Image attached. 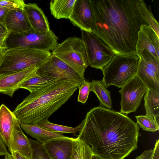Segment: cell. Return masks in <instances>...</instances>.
I'll return each instance as SVG.
<instances>
[{
  "label": "cell",
  "mask_w": 159,
  "mask_h": 159,
  "mask_svg": "<svg viewBox=\"0 0 159 159\" xmlns=\"http://www.w3.org/2000/svg\"><path fill=\"white\" fill-rule=\"evenodd\" d=\"M91 32L115 54H136L141 26L150 27L159 37V23L143 0H89Z\"/></svg>",
  "instance_id": "cell-1"
},
{
  "label": "cell",
  "mask_w": 159,
  "mask_h": 159,
  "mask_svg": "<svg viewBox=\"0 0 159 159\" xmlns=\"http://www.w3.org/2000/svg\"><path fill=\"white\" fill-rule=\"evenodd\" d=\"M77 138L99 159H124L138 148L139 128L126 115L101 106L88 111Z\"/></svg>",
  "instance_id": "cell-2"
},
{
  "label": "cell",
  "mask_w": 159,
  "mask_h": 159,
  "mask_svg": "<svg viewBox=\"0 0 159 159\" xmlns=\"http://www.w3.org/2000/svg\"><path fill=\"white\" fill-rule=\"evenodd\" d=\"M78 88L74 82L61 79L30 93L13 112L20 123L37 124L48 119Z\"/></svg>",
  "instance_id": "cell-3"
},
{
  "label": "cell",
  "mask_w": 159,
  "mask_h": 159,
  "mask_svg": "<svg viewBox=\"0 0 159 159\" xmlns=\"http://www.w3.org/2000/svg\"><path fill=\"white\" fill-rule=\"evenodd\" d=\"M3 55L0 77L34 66L40 67L48 61L51 52L18 47L7 49Z\"/></svg>",
  "instance_id": "cell-4"
},
{
  "label": "cell",
  "mask_w": 159,
  "mask_h": 159,
  "mask_svg": "<svg viewBox=\"0 0 159 159\" xmlns=\"http://www.w3.org/2000/svg\"><path fill=\"white\" fill-rule=\"evenodd\" d=\"M139 57L136 54H115L101 70L102 80L106 88L112 85L122 88L136 76Z\"/></svg>",
  "instance_id": "cell-5"
},
{
  "label": "cell",
  "mask_w": 159,
  "mask_h": 159,
  "mask_svg": "<svg viewBox=\"0 0 159 159\" xmlns=\"http://www.w3.org/2000/svg\"><path fill=\"white\" fill-rule=\"evenodd\" d=\"M51 55L60 59L84 77L88 65L85 49L81 39L76 37L68 38L58 43L52 51Z\"/></svg>",
  "instance_id": "cell-6"
},
{
  "label": "cell",
  "mask_w": 159,
  "mask_h": 159,
  "mask_svg": "<svg viewBox=\"0 0 159 159\" xmlns=\"http://www.w3.org/2000/svg\"><path fill=\"white\" fill-rule=\"evenodd\" d=\"M58 40L57 37L51 30L46 32H34L23 35L10 33L6 39V44L7 49L22 47L50 51L58 44Z\"/></svg>",
  "instance_id": "cell-7"
},
{
  "label": "cell",
  "mask_w": 159,
  "mask_h": 159,
  "mask_svg": "<svg viewBox=\"0 0 159 159\" xmlns=\"http://www.w3.org/2000/svg\"><path fill=\"white\" fill-rule=\"evenodd\" d=\"M82 39L86 50L88 65L101 70L115 53L101 39L91 32L81 30Z\"/></svg>",
  "instance_id": "cell-8"
},
{
  "label": "cell",
  "mask_w": 159,
  "mask_h": 159,
  "mask_svg": "<svg viewBox=\"0 0 159 159\" xmlns=\"http://www.w3.org/2000/svg\"><path fill=\"white\" fill-rule=\"evenodd\" d=\"M136 76L147 89L159 93V59L146 49L139 57Z\"/></svg>",
  "instance_id": "cell-9"
},
{
  "label": "cell",
  "mask_w": 159,
  "mask_h": 159,
  "mask_svg": "<svg viewBox=\"0 0 159 159\" xmlns=\"http://www.w3.org/2000/svg\"><path fill=\"white\" fill-rule=\"evenodd\" d=\"M147 88L137 76L119 91L121 96L120 112L126 115L136 112Z\"/></svg>",
  "instance_id": "cell-10"
},
{
  "label": "cell",
  "mask_w": 159,
  "mask_h": 159,
  "mask_svg": "<svg viewBox=\"0 0 159 159\" xmlns=\"http://www.w3.org/2000/svg\"><path fill=\"white\" fill-rule=\"evenodd\" d=\"M37 74L42 77L65 79L74 82L78 88L85 80L70 67L57 57L51 55L48 61L40 66Z\"/></svg>",
  "instance_id": "cell-11"
},
{
  "label": "cell",
  "mask_w": 159,
  "mask_h": 159,
  "mask_svg": "<svg viewBox=\"0 0 159 159\" xmlns=\"http://www.w3.org/2000/svg\"><path fill=\"white\" fill-rule=\"evenodd\" d=\"M39 67L34 66L0 77V93L12 97L21 83L37 74Z\"/></svg>",
  "instance_id": "cell-12"
},
{
  "label": "cell",
  "mask_w": 159,
  "mask_h": 159,
  "mask_svg": "<svg viewBox=\"0 0 159 159\" xmlns=\"http://www.w3.org/2000/svg\"><path fill=\"white\" fill-rule=\"evenodd\" d=\"M81 30L91 32L92 13L89 0H76L69 19Z\"/></svg>",
  "instance_id": "cell-13"
},
{
  "label": "cell",
  "mask_w": 159,
  "mask_h": 159,
  "mask_svg": "<svg viewBox=\"0 0 159 159\" xmlns=\"http://www.w3.org/2000/svg\"><path fill=\"white\" fill-rule=\"evenodd\" d=\"M144 49L159 59V37L150 27L142 25L138 33L136 54L139 57Z\"/></svg>",
  "instance_id": "cell-14"
},
{
  "label": "cell",
  "mask_w": 159,
  "mask_h": 159,
  "mask_svg": "<svg viewBox=\"0 0 159 159\" xmlns=\"http://www.w3.org/2000/svg\"><path fill=\"white\" fill-rule=\"evenodd\" d=\"M4 24L7 30L11 33L23 35L35 32L24 9L10 10L6 16Z\"/></svg>",
  "instance_id": "cell-15"
},
{
  "label": "cell",
  "mask_w": 159,
  "mask_h": 159,
  "mask_svg": "<svg viewBox=\"0 0 159 159\" xmlns=\"http://www.w3.org/2000/svg\"><path fill=\"white\" fill-rule=\"evenodd\" d=\"M73 139L66 136L55 138L43 145L51 159H70Z\"/></svg>",
  "instance_id": "cell-16"
},
{
  "label": "cell",
  "mask_w": 159,
  "mask_h": 159,
  "mask_svg": "<svg viewBox=\"0 0 159 159\" xmlns=\"http://www.w3.org/2000/svg\"><path fill=\"white\" fill-rule=\"evenodd\" d=\"M11 154L17 152L25 157L32 158V150L30 139L23 132L16 117L11 138Z\"/></svg>",
  "instance_id": "cell-17"
},
{
  "label": "cell",
  "mask_w": 159,
  "mask_h": 159,
  "mask_svg": "<svg viewBox=\"0 0 159 159\" xmlns=\"http://www.w3.org/2000/svg\"><path fill=\"white\" fill-rule=\"evenodd\" d=\"M24 9L35 32L42 33L50 30L47 18L37 4L31 3L25 4Z\"/></svg>",
  "instance_id": "cell-18"
},
{
  "label": "cell",
  "mask_w": 159,
  "mask_h": 159,
  "mask_svg": "<svg viewBox=\"0 0 159 159\" xmlns=\"http://www.w3.org/2000/svg\"><path fill=\"white\" fill-rule=\"evenodd\" d=\"M16 116L6 106H0V136L9 151H11V138Z\"/></svg>",
  "instance_id": "cell-19"
},
{
  "label": "cell",
  "mask_w": 159,
  "mask_h": 159,
  "mask_svg": "<svg viewBox=\"0 0 159 159\" xmlns=\"http://www.w3.org/2000/svg\"><path fill=\"white\" fill-rule=\"evenodd\" d=\"M20 125L21 129L27 134L43 144L52 139L65 136L60 134L50 132L40 127L36 124L20 123Z\"/></svg>",
  "instance_id": "cell-20"
},
{
  "label": "cell",
  "mask_w": 159,
  "mask_h": 159,
  "mask_svg": "<svg viewBox=\"0 0 159 159\" xmlns=\"http://www.w3.org/2000/svg\"><path fill=\"white\" fill-rule=\"evenodd\" d=\"M76 0H53L50 9L52 15L57 19H69Z\"/></svg>",
  "instance_id": "cell-21"
},
{
  "label": "cell",
  "mask_w": 159,
  "mask_h": 159,
  "mask_svg": "<svg viewBox=\"0 0 159 159\" xmlns=\"http://www.w3.org/2000/svg\"><path fill=\"white\" fill-rule=\"evenodd\" d=\"M144 100L146 115L153 118L159 122V93L147 89Z\"/></svg>",
  "instance_id": "cell-22"
},
{
  "label": "cell",
  "mask_w": 159,
  "mask_h": 159,
  "mask_svg": "<svg viewBox=\"0 0 159 159\" xmlns=\"http://www.w3.org/2000/svg\"><path fill=\"white\" fill-rule=\"evenodd\" d=\"M61 79H55L49 77H42L37 74L34 76L20 83L18 86V88L19 89H26L31 93L48 84Z\"/></svg>",
  "instance_id": "cell-23"
},
{
  "label": "cell",
  "mask_w": 159,
  "mask_h": 159,
  "mask_svg": "<svg viewBox=\"0 0 159 159\" xmlns=\"http://www.w3.org/2000/svg\"><path fill=\"white\" fill-rule=\"evenodd\" d=\"M90 91L96 94L102 105L110 109L111 108L110 92L107 89L102 80H93L91 82Z\"/></svg>",
  "instance_id": "cell-24"
},
{
  "label": "cell",
  "mask_w": 159,
  "mask_h": 159,
  "mask_svg": "<svg viewBox=\"0 0 159 159\" xmlns=\"http://www.w3.org/2000/svg\"><path fill=\"white\" fill-rule=\"evenodd\" d=\"M93 155L89 145L77 138H74L70 159H92Z\"/></svg>",
  "instance_id": "cell-25"
},
{
  "label": "cell",
  "mask_w": 159,
  "mask_h": 159,
  "mask_svg": "<svg viewBox=\"0 0 159 159\" xmlns=\"http://www.w3.org/2000/svg\"><path fill=\"white\" fill-rule=\"evenodd\" d=\"M38 126L50 132L62 134L63 133H71L74 134L79 132L81 129L82 123L75 127H72L58 125L50 122L48 119H44L36 124Z\"/></svg>",
  "instance_id": "cell-26"
},
{
  "label": "cell",
  "mask_w": 159,
  "mask_h": 159,
  "mask_svg": "<svg viewBox=\"0 0 159 159\" xmlns=\"http://www.w3.org/2000/svg\"><path fill=\"white\" fill-rule=\"evenodd\" d=\"M137 124L143 130L155 132L159 130V122L153 118L145 115L136 116Z\"/></svg>",
  "instance_id": "cell-27"
},
{
  "label": "cell",
  "mask_w": 159,
  "mask_h": 159,
  "mask_svg": "<svg viewBox=\"0 0 159 159\" xmlns=\"http://www.w3.org/2000/svg\"><path fill=\"white\" fill-rule=\"evenodd\" d=\"M29 139L32 150L31 159H51L42 143L37 140Z\"/></svg>",
  "instance_id": "cell-28"
},
{
  "label": "cell",
  "mask_w": 159,
  "mask_h": 159,
  "mask_svg": "<svg viewBox=\"0 0 159 159\" xmlns=\"http://www.w3.org/2000/svg\"><path fill=\"white\" fill-rule=\"evenodd\" d=\"M91 82L84 80L78 88L79 93L77 98L78 102L82 104L87 101L90 91Z\"/></svg>",
  "instance_id": "cell-29"
},
{
  "label": "cell",
  "mask_w": 159,
  "mask_h": 159,
  "mask_svg": "<svg viewBox=\"0 0 159 159\" xmlns=\"http://www.w3.org/2000/svg\"><path fill=\"white\" fill-rule=\"evenodd\" d=\"M26 3L23 0H0V7L12 10L24 9Z\"/></svg>",
  "instance_id": "cell-30"
},
{
  "label": "cell",
  "mask_w": 159,
  "mask_h": 159,
  "mask_svg": "<svg viewBox=\"0 0 159 159\" xmlns=\"http://www.w3.org/2000/svg\"><path fill=\"white\" fill-rule=\"evenodd\" d=\"M153 149H150L143 152L140 156L135 159H152Z\"/></svg>",
  "instance_id": "cell-31"
},
{
  "label": "cell",
  "mask_w": 159,
  "mask_h": 159,
  "mask_svg": "<svg viewBox=\"0 0 159 159\" xmlns=\"http://www.w3.org/2000/svg\"><path fill=\"white\" fill-rule=\"evenodd\" d=\"M10 10L7 8L0 7V23L4 26H5L4 22L6 16Z\"/></svg>",
  "instance_id": "cell-32"
},
{
  "label": "cell",
  "mask_w": 159,
  "mask_h": 159,
  "mask_svg": "<svg viewBox=\"0 0 159 159\" xmlns=\"http://www.w3.org/2000/svg\"><path fill=\"white\" fill-rule=\"evenodd\" d=\"M152 159H159V139L156 140Z\"/></svg>",
  "instance_id": "cell-33"
},
{
  "label": "cell",
  "mask_w": 159,
  "mask_h": 159,
  "mask_svg": "<svg viewBox=\"0 0 159 159\" xmlns=\"http://www.w3.org/2000/svg\"><path fill=\"white\" fill-rule=\"evenodd\" d=\"M6 146L0 136V156H5L10 153Z\"/></svg>",
  "instance_id": "cell-34"
},
{
  "label": "cell",
  "mask_w": 159,
  "mask_h": 159,
  "mask_svg": "<svg viewBox=\"0 0 159 159\" xmlns=\"http://www.w3.org/2000/svg\"><path fill=\"white\" fill-rule=\"evenodd\" d=\"M10 32L8 31L5 26L0 23V36L9 34Z\"/></svg>",
  "instance_id": "cell-35"
},
{
  "label": "cell",
  "mask_w": 159,
  "mask_h": 159,
  "mask_svg": "<svg viewBox=\"0 0 159 159\" xmlns=\"http://www.w3.org/2000/svg\"><path fill=\"white\" fill-rule=\"evenodd\" d=\"M14 159H31L25 157L17 152H15L11 154Z\"/></svg>",
  "instance_id": "cell-36"
},
{
  "label": "cell",
  "mask_w": 159,
  "mask_h": 159,
  "mask_svg": "<svg viewBox=\"0 0 159 159\" xmlns=\"http://www.w3.org/2000/svg\"><path fill=\"white\" fill-rule=\"evenodd\" d=\"M9 34L0 36V44H6V39Z\"/></svg>",
  "instance_id": "cell-37"
},
{
  "label": "cell",
  "mask_w": 159,
  "mask_h": 159,
  "mask_svg": "<svg viewBox=\"0 0 159 159\" xmlns=\"http://www.w3.org/2000/svg\"><path fill=\"white\" fill-rule=\"evenodd\" d=\"M7 49V48L6 44H0V56L2 55L5 51Z\"/></svg>",
  "instance_id": "cell-38"
},
{
  "label": "cell",
  "mask_w": 159,
  "mask_h": 159,
  "mask_svg": "<svg viewBox=\"0 0 159 159\" xmlns=\"http://www.w3.org/2000/svg\"><path fill=\"white\" fill-rule=\"evenodd\" d=\"M2 159H14V158L12 155L9 153L5 156L4 158Z\"/></svg>",
  "instance_id": "cell-39"
},
{
  "label": "cell",
  "mask_w": 159,
  "mask_h": 159,
  "mask_svg": "<svg viewBox=\"0 0 159 159\" xmlns=\"http://www.w3.org/2000/svg\"><path fill=\"white\" fill-rule=\"evenodd\" d=\"M3 55L1 56H0V68L2 63L3 61Z\"/></svg>",
  "instance_id": "cell-40"
},
{
  "label": "cell",
  "mask_w": 159,
  "mask_h": 159,
  "mask_svg": "<svg viewBox=\"0 0 159 159\" xmlns=\"http://www.w3.org/2000/svg\"><path fill=\"white\" fill-rule=\"evenodd\" d=\"M92 159H99L98 157H97L96 156L93 155L92 157Z\"/></svg>",
  "instance_id": "cell-41"
}]
</instances>
